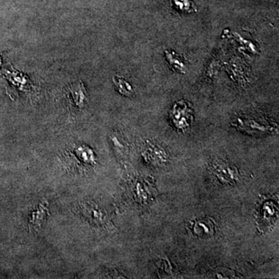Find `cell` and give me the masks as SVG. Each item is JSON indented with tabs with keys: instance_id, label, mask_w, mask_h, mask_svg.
Returning <instances> with one entry per match:
<instances>
[{
	"instance_id": "6da1fadb",
	"label": "cell",
	"mask_w": 279,
	"mask_h": 279,
	"mask_svg": "<svg viewBox=\"0 0 279 279\" xmlns=\"http://www.w3.org/2000/svg\"><path fill=\"white\" fill-rule=\"evenodd\" d=\"M175 7L185 12L195 11L194 4L190 0H172Z\"/></svg>"
},
{
	"instance_id": "7a4b0ae2",
	"label": "cell",
	"mask_w": 279,
	"mask_h": 279,
	"mask_svg": "<svg viewBox=\"0 0 279 279\" xmlns=\"http://www.w3.org/2000/svg\"><path fill=\"white\" fill-rule=\"evenodd\" d=\"M0 66H1V58H0Z\"/></svg>"
}]
</instances>
